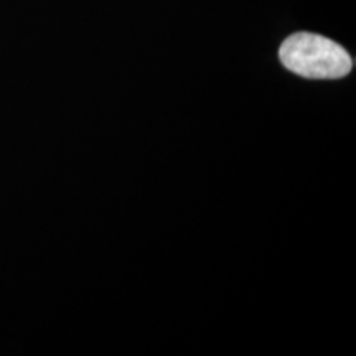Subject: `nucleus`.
I'll return each instance as SVG.
<instances>
[{
  "instance_id": "nucleus-1",
  "label": "nucleus",
  "mask_w": 356,
  "mask_h": 356,
  "mask_svg": "<svg viewBox=\"0 0 356 356\" xmlns=\"http://www.w3.org/2000/svg\"><path fill=\"white\" fill-rule=\"evenodd\" d=\"M282 65L310 79L343 78L353 68L350 53L341 44L315 33H293L279 50Z\"/></svg>"
}]
</instances>
